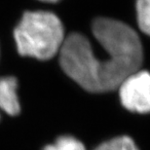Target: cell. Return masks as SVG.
Wrapping results in <instances>:
<instances>
[{"label": "cell", "instance_id": "1", "mask_svg": "<svg viewBox=\"0 0 150 150\" xmlns=\"http://www.w3.org/2000/svg\"><path fill=\"white\" fill-rule=\"evenodd\" d=\"M92 32L104 51L95 53L91 41L79 32L65 36L59 51L64 72L90 93L117 90L125 78L140 69L143 48L136 30L127 23L110 18H98Z\"/></svg>", "mask_w": 150, "mask_h": 150}, {"label": "cell", "instance_id": "2", "mask_svg": "<svg viewBox=\"0 0 150 150\" xmlns=\"http://www.w3.org/2000/svg\"><path fill=\"white\" fill-rule=\"evenodd\" d=\"M14 39L21 56L47 61L62 49L64 25L52 12L28 11L14 29Z\"/></svg>", "mask_w": 150, "mask_h": 150}, {"label": "cell", "instance_id": "3", "mask_svg": "<svg viewBox=\"0 0 150 150\" xmlns=\"http://www.w3.org/2000/svg\"><path fill=\"white\" fill-rule=\"evenodd\" d=\"M122 105L131 112L150 113V72L134 71L118 87Z\"/></svg>", "mask_w": 150, "mask_h": 150}, {"label": "cell", "instance_id": "4", "mask_svg": "<svg viewBox=\"0 0 150 150\" xmlns=\"http://www.w3.org/2000/svg\"><path fill=\"white\" fill-rule=\"evenodd\" d=\"M17 90L18 81L16 78L13 76L0 77V110L10 116H16L21 112Z\"/></svg>", "mask_w": 150, "mask_h": 150}, {"label": "cell", "instance_id": "5", "mask_svg": "<svg viewBox=\"0 0 150 150\" xmlns=\"http://www.w3.org/2000/svg\"><path fill=\"white\" fill-rule=\"evenodd\" d=\"M94 150H139L132 137L119 136L101 142Z\"/></svg>", "mask_w": 150, "mask_h": 150}, {"label": "cell", "instance_id": "6", "mask_svg": "<svg viewBox=\"0 0 150 150\" xmlns=\"http://www.w3.org/2000/svg\"><path fill=\"white\" fill-rule=\"evenodd\" d=\"M41 150H87L84 143L72 136H61L54 143L45 145Z\"/></svg>", "mask_w": 150, "mask_h": 150}, {"label": "cell", "instance_id": "7", "mask_svg": "<svg viewBox=\"0 0 150 150\" xmlns=\"http://www.w3.org/2000/svg\"><path fill=\"white\" fill-rule=\"evenodd\" d=\"M136 10L139 29L150 37V0H137Z\"/></svg>", "mask_w": 150, "mask_h": 150}, {"label": "cell", "instance_id": "8", "mask_svg": "<svg viewBox=\"0 0 150 150\" xmlns=\"http://www.w3.org/2000/svg\"><path fill=\"white\" fill-rule=\"evenodd\" d=\"M39 1L42 2H50V3H54V2H58L59 0H39Z\"/></svg>", "mask_w": 150, "mask_h": 150}]
</instances>
